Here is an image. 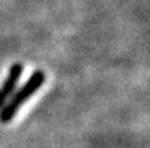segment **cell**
<instances>
[{"label":"cell","instance_id":"obj_1","mask_svg":"<svg viewBox=\"0 0 150 148\" xmlns=\"http://www.w3.org/2000/svg\"><path fill=\"white\" fill-rule=\"evenodd\" d=\"M45 79L47 77L42 70L32 71V74L29 76L26 83L23 86H21L18 90H15L12 93V96L7 99V102L0 107V122L1 123L12 122L13 118L16 116V113L19 112V109L41 89V86L45 83Z\"/></svg>","mask_w":150,"mask_h":148},{"label":"cell","instance_id":"obj_2","mask_svg":"<svg viewBox=\"0 0 150 148\" xmlns=\"http://www.w3.org/2000/svg\"><path fill=\"white\" fill-rule=\"evenodd\" d=\"M22 73H23V65L21 62H13L10 65L7 76H6L3 84L0 86V107L7 102V99L16 90V86H18V81H19Z\"/></svg>","mask_w":150,"mask_h":148}]
</instances>
